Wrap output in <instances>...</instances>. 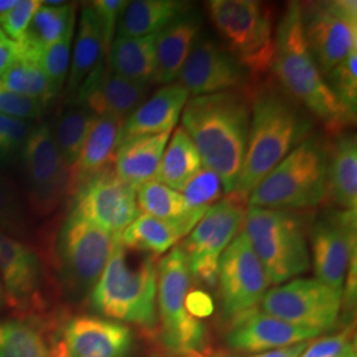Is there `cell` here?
<instances>
[{
    "label": "cell",
    "instance_id": "1",
    "mask_svg": "<svg viewBox=\"0 0 357 357\" xmlns=\"http://www.w3.org/2000/svg\"><path fill=\"white\" fill-rule=\"evenodd\" d=\"M248 91L252 102L249 135L243 168L230 193L246 204L255 187L314 128L310 113L278 85L255 82Z\"/></svg>",
    "mask_w": 357,
    "mask_h": 357
},
{
    "label": "cell",
    "instance_id": "2",
    "mask_svg": "<svg viewBox=\"0 0 357 357\" xmlns=\"http://www.w3.org/2000/svg\"><path fill=\"white\" fill-rule=\"evenodd\" d=\"M252 102L245 91H224L188 100L183 126L203 165L216 174L230 195L243 168L250 126Z\"/></svg>",
    "mask_w": 357,
    "mask_h": 357
},
{
    "label": "cell",
    "instance_id": "3",
    "mask_svg": "<svg viewBox=\"0 0 357 357\" xmlns=\"http://www.w3.org/2000/svg\"><path fill=\"white\" fill-rule=\"evenodd\" d=\"M271 72L277 85L320 121L327 132L337 135L355 123L356 118L337 102L310 52L301 3H290L277 26Z\"/></svg>",
    "mask_w": 357,
    "mask_h": 357
},
{
    "label": "cell",
    "instance_id": "4",
    "mask_svg": "<svg viewBox=\"0 0 357 357\" xmlns=\"http://www.w3.org/2000/svg\"><path fill=\"white\" fill-rule=\"evenodd\" d=\"M158 268L153 255L130 258L119 234L112 257L91 290L93 308L115 321L132 323L147 331L156 326Z\"/></svg>",
    "mask_w": 357,
    "mask_h": 357
},
{
    "label": "cell",
    "instance_id": "5",
    "mask_svg": "<svg viewBox=\"0 0 357 357\" xmlns=\"http://www.w3.org/2000/svg\"><path fill=\"white\" fill-rule=\"evenodd\" d=\"M330 143L311 134L270 171L248 199L250 208L307 209L326 199Z\"/></svg>",
    "mask_w": 357,
    "mask_h": 357
},
{
    "label": "cell",
    "instance_id": "6",
    "mask_svg": "<svg viewBox=\"0 0 357 357\" xmlns=\"http://www.w3.org/2000/svg\"><path fill=\"white\" fill-rule=\"evenodd\" d=\"M306 215L250 208L245 215L243 231L273 284L306 273L311 255L306 240Z\"/></svg>",
    "mask_w": 357,
    "mask_h": 357
},
{
    "label": "cell",
    "instance_id": "7",
    "mask_svg": "<svg viewBox=\"0 0 357 357\" xmlns=\"http://www.w3.org/2000/svg\"><path fill=\"white\" fill-rule=\"evenodd\" d=\"M206 10L225 48L255 82L271 72L275 31L271 8L255 0H211Z\"/></svg>",
    "mask_w": 357,
    "mask_h": 357
},
{
    "label": "cell",
    "instance_id": "8",
    "mask_svg": "<svg viewBox=\"0 0 357 357\" xmlns=\"http://www.w3.org/2000/svg\"><path fill=\"white\" fill-rule=\"evenodd\" d=\"M192 274L181 248H174L158 266V303L162 321V340L176 355L200 352L205 344L204 324L187 311Z\"/></svg>",
    "mask_w": 357,
    "mask_h": 357
},
{
    "label": "cell",
    "instance_id": "9",
    "mask_svg": "<svg viewBox=\"0 0 357 357\" xmlns=\"http://www.w3.org/2000/svg\"><path fill=\"white\" fill-rule=\"evenodd\" d=\"M116 236L70 211L57 238L61 278L70 293H91L112 257Z\"/></svg>",
    "mask_w": 357,
    "mask_h": 357
},
{
    "label": "cell",
    "instance_id": "10",
    "mask_svg": "<svg viewBox=\"0 0 357 357\" xmlns=\"http://www.w3.org/2000/svg\"><path fill=\"white\" fill-rule=\"evenodd\" d=\"M302 22L307 45L321 75L327 76L336 65L357 51L355 0L302 4Z\"/></svg>",
    "mask_w": 357,
    "mask_h": 357
},
{
    "label": "cell",
    "instance_id": "11",
    "mask_svg": "<svg viewBox=\"0 0 357 357\" xmlns=\"http://www.w3.org/2000/svg\"><path fill=\"white\" fill-rule=\"evenodd\" d=\"M246 203L229 195L212 205L196 224L181 250L187 257L192 277L213 287L220 259L243 227Z\"/></svg>",
    "mask_w": 357,
    "mask_h": 357
},
{
    "label": "cell",
    "instance_id": "12",
    "mask_svg": "<svg viewBox=\"0 0 357 357\" xmlns=\"http://www.w3.org/2000/svg\"><path fill=\"white\" fill-rule=\"evenodd\" d=\"M261 308L296 327L327 331L339 319L342 294L318 280H295L265 294Z\"/></svg>",
    "mask_w": 357,
    "mask_h": 357
},
{
    "label": "cell",
    "instance_id": "13",
    "mask_svg": "<svg viewBox=\"0 0 357 357\" xmlns=\"http://www.w3.org/2000/svg\"><path fill=\"white\" fill-rule=\"evenodd\" d=\"M26 192L38 215H48L69 192L70 172L48 125L33 128L22 150Z\"/></svg>",
    "mask_w": 357,
    "mask_h": 357
},
{
    "label": "cell",
    "instance_id": "14",
    "mask_svg": "<svg viewBox=\"0 0 357 357\" xmlns=\"http://www.w3.org/2000/svg\"><path fill=\"white\" fill-rule=\"evenodd\" d=\"M217 281L227 319L233 321L261 305L270 282L243 230L221 257Z\"/></svg>",
    "mask_w": 357,
    "mask_h": 357
},
{
    "label": "cell",
    "instance_id": "15",
    "mask_svg": "<svg viewBox=\"0 0 357 357\" xmlns=\"http://www.w3.org/2000/svg\"><path fill=\"white\" fill-rule=\"evenodd\" d=\"M195 97L224 91H245L255 84L249 72L224 45L200 32L178 76Z\"/></svg>",
    "mask_w": 357,
    "mask_h": 357
},
{
    "label": "cell",
    "instance_id": "16",
    "mask_svg": "<svg viewBox=\"0 0 357 357\" xmlns=\"http://www.w3.org/2000/svg\"><path fill=\"white\" fill-rule=\"evenodd\" d=\"M356 211L331 209L311 228V258L317 280L343 293L345 274L356 253Z\"/></svg>",
    "mask_w": 357,
    "mask_h": 357
},
{
    "label": "cell",
    "instance_id": "17",
    "mask_svg": "<svg viewBox=\"0 0 357 357\" xmlns=\"http://www.w3.org/2000/svg\"><path fill=\"white\" fill-rule=\"evenodd\" d=\"M73 209L91 224L112 234H121L141 215L137 190L107 167L75 192Z\"/></svg>",
    "mask_w": 357,
    "mask_h": 357
},
{
    "label": "cell",
    "instance_id": "18",
    "mask_svg": "<svg viewBox=\"0 0 357 357\" xmlns=\"http://www.w3.org/2000/svg\"><path fill=\"white\" fill-rule=\"evenodd\" d=\"M150 86L114 73L107 65H98L69 100L72 106L86 109L96 116L126 119L149 96Z\"/></svg>",
    "mask_w": 357,
    "mask_h": 357
},
{
    "label": "cell",
    "instance_id": "19",
    "mask_svg": "<svg viewBox=\"0 0 357 357\" xmlns=\"http://www.w3.org/2000/svg\"><path fill=\"white\" fill-rule=\"evenodd\" d=\"M134 335L128 326L100 317L81 315L69 320L63 342L53 357H128Z\"/></svg>",
    "mask_w": 357,
    "mask_h": 357
},
{
    "label": "cell",
    "instance_id": "20",
    "mask_svg": "<svg viewBox=\"0 0 357 357\" xmlns=\"http://www.w3.org/2000/svg\"><path fill=\"white\" fill-rule=\"evenodd\" d=\"M0 278L4 284L7 303L13 308L29 312L41 307L44 273L38 255L1 229Z\"/></svg>",
    "mask_w": 357,
    "mask_h": 357
},
{
    "label": "cell",
    "instance_id": "21",
    "mask_svg": "<svg viewBox=\"0 0 357 357\" xmlns=\"http://www.w3.org/2000/svg\"><path fill=\"white\" fill-rule=\"evenodd\" d=\"M321 332L296 327L258 310L233 320L228 333L230 348L241 352H262L308 342Z\"/></svg>",
    "mask_w": 357,
    "mask_h": 357
},
{
    "label": "cell",
    "instance_id": "22",
    "mask_svg": "<svg viewBox=\"0 0 357 357\" xmlns=\"http://www.w3.org/2000/svg\"><path fill=\"white\" fill-rule=\"evenodd\" d=\"M188 100V90L180 84H169L156 90L123 121L118 146L137 137L171 132Z\"/></svg>",
    "mask_w": 357,
    "mask_h": 357
},
{
    "label": "cell",
    "instance_id": "23",
    "mask_svg": "<svg viewBox=\"0 0 357 357\" xmlns=\"http://www.w3.org/2000/svg\"><path fill=\"white\" fill-rule=\"evenodd\" d=\"M122 123L123 119L115 116L94 118L76 165L70 169V193L113 163Z\"/></svg>",
    "mask_w": 357,
    "mask_h": 357
},
{
    "label": "cell",
    "instance_id": "24",
    "mask_svg": "<svg viewBox=\"0 0 357 357\" xmlns=\"http://www.w3.org/2000/svg\"><path fill=\"white\" fill-rule=\"evenodd\" d=\"M169 135L171 132L143 135L121 143L113 160L116 176L135 190L156 180Z\"/></svg>",
    "mask_w": 357,
    "mask_h": 357
},
{
    "label": "cell",
    "instance_id": "25",
    "mask_svg": "<svg viewBox=\"0 0 357 357\" xmlns=\"http://www.w3.org/2000/svg\"><path fill=\"white\" fill-rule=\"evenodd\" d=\"M202 16L190 11L155 35L158 82L169 85L178 79L181 66L185 63L192 45L202 32Z\"/></svg>",
    "mask_w": 357,
    "mask_h": 357
},
{
    "label": "cell",
    "instance_id": "26",
    "mask_svg": "<svg viewBox=\"0 0 357 357\" xmlns=\"http://www.w3.org/2000/svg\"><path fill=\"white\" fill-rule=\"evenodd\" d=\"M326 199L344 209H357L356 134L343 131L330 144Z\"/></svg>",
    "mask_w": 357,
    "mask_h": 357
},
{
    "label": "cell",
    "instance_id": "27",
    "mask_svg": "<svg viewBox=\"0 0 357 357\" xmlns=\"http://www.w3.org/2000/svg\"><path fill=\"white\" fill-rule=\"evenodd\" d=\"M190 11H192L191 3L181 0L128 1L118 22L116 38L155 35Z\"/></svg>",
    "mask_w": 357,
    "mask_h": 357
},
{
    "label": "cell",
    "instance_id": "28",
    "mask_svg": "<svg viewBox=\"0 0 357 357\" xmlns=\"http://www.w3.org/2000/svg\"><path fill=\"white\" fill-rule=\"evenodd\" d=\"M156 35V33H155ZM115 38L107 52V66L119 76L142 85L158 82L156 36Z\"/></svg>",
    "mask_w": 357,
    "mask_h": 357
},
{
    "label": "cell",
    "instance_id": "29",
    "mask_svg": "<svg viewBox=\"0 0 357 357\" xmlns=\"http://www.w3.org/2000/svg\"><path fill=\"white\" fill-rule=\"evenodd\" d=\"M139 211L159 218L178 230L181 237L191 233L205 212L191 209L183 195L158 180H151L137 190Z\"/></svg>",
    "mask_w": 357,
    "mask_h": 357
},
{
    "label": "cell",
    "instance_id": "30",
    "mask_svg": "<svg viewBox=\"0 0 357 357\" xmlns=\"http://www.w3.org/2000/svg\"><path fill=\"white\" fill-rule=\"evenodd\" d=\"M102 31L91 6L82 8L78 22L75 52L69 68L66 93L69 100L78 86L105 59Z\"/></svg>",
    "mask_w": 357,
    "mask_h": 357
},
{
    "label": "cell",
    "instance_id": "31",
    "mask_svg": "<svg viewBox=\"0 0 357 357\" xmlns=\"http://www.w3.org/2000/svg\"><path fill=\"white\" fill-rule=\"evenodd\" d=\"M73 24H76V10L73 6H48L41 1L26 28L24 38L16 43L17 51L40 59L41 53L63 38Z\"/></svg>",
    "mask_w": 357,
    "mask_h": 357
},
{
    "label": "cell",
    "instance_id": "32",
    "mask_svg": "<svg viewBox=\"0 0 357 357\" xmlns=\"http://www.w3.org/2000/svg\"><path fill=\"white\" fill-rule=\"evenodd\" d=\"M204 167L193 142L184 128H176L166 150L156 180L171 190L181 191Z\"/></svg>",
    "mask_w": 357,
    "mask_h": 357
},
{
    "label": "cell",
    "instance_id": "33",
    "mask_svg": "<svg viewBox=\"0 0 357 357\" xmlns=\"http://www.w3.org/2000/svg\"><path fill=\"white\" fill-rule=\"evenodd\" d=\"M181 238L180 233L165 221L141 213L119 234L125 248L147 255H163Z\"/></svg>",
    "mask_w": 357,
    "mask_h": 357
},
{
    "label": "cell",
    "instance_id": "34",
    "mask_svg": "<svg viewBox=\"0 0 357 357\" xmlns=\"http://www.w3.org/2000/svg\"><path fill=\"white\" fill-rule=\"evenodd\" d=\"M38 324L22 319H0V357H53Z\"/></svg>",
    "mask_w": 357,
    "mask_h": 357
},
{
    "label": "cell",
    "instance_id": "35",
    "mask_svg": "<svg viewBox=\"0 0 357 357\" xmlns=\"http://www.w3.org/2000/svg\"><path fill=\"white\" fill-rule=\"evenodd\" d=\"M0 86L35 98L45 106L56 98L52 91L50 79L40 64V59L26 56L19 51L13 64L0 77Z\"/></svg>",
    "mask_w": 357,
    "mask_h": 357
},
{
    "label": "cell",
    "instance_id": "36",
    "mask_svg": "<svg viewBox=\"0 0 357 357\" xmlns=\"http://www.w3.org/2000/svg\"><path fill=\"white\" fill-rule=\"evenodd\" d=\"M94 118L96 115L91 114L86 109L72 106L65 110L57 121L53 135L69 172L76 165Z\"/></svg>",
    "mask_w": 357,
    "mask_h": 357
},
{
    "label": "cell",
    "instance_id": "37",
    "mask_svg": "<svg viewBox=\"0 0 357 357\" xmlns=\"http://www.w3.org/2000/svg\"><path fill=\"white\" fill-rule=\"evenodd\" d=\"M75 26L76 24L69 26L64 36L54 44H52L51 47H48L40 56V64L50 79L54 97H57L59 93L63 90L66 73L69 70Z\"/></svg>",
    "mask_w": 357,
    "mask_h": 357
},
{
    "label": "cell",
    "instance_id": "38",
    "mask_svg": "<svg viewBox=\"0 0 357 357\" xmlns=\"http://www.w3.org/2000/svg\"><path fill=\"white\" fill-rule=\"evenodd\" d=\"M357 51L336 65L327 75V85L330 86L337 102L356 118L357 112Z\"/></svg>",
    "mask_w": 357,
    "mask_h": 357
},
{
    "label": "cell",
    "instance_id": "39",
    "mask_svg": "<svg viewBox=\"0 0 357 357\" xmlns=\"http://www.w3.org/2000/svg\"><path fill=\"white\" fill-rule=\"evenodd\" d=\"M222 192V184L216 174L203 167L180 193L191 209L206 212L212 205L216 204Z\"/></svg>",
    "mask_w": 357,
    "mask_h": 357
},
{
    "label": "cell",
    "instance_id": "40",
    "mask_svg": "<svg viewBox=\"0 0 357 357\" xmlns=\"http://www.w3.org/2000/svg\"><path fill=\"white\" fill-rule=\"evenodd\" d=\"M32 130L28 121L0 114V162L10 160L22 151Z\"/></svg>",
    "mask_w": 357,
    "mask_h": 357
},
{
    "label": "cell",
    "instance_id": "41",
    "mask_svg": "<svg viewBox=\"0 0 357 357\" xmlns=\"http://www.w3.org/2000/svg\"><path fill=\"white\" fill-rule=\"evenodd\" d=\"M41 1L38 0H23L17 1L11 10L0 16L1 32L15 43L22 41L26 35L32 16L36 13Z\"/></svg>",
    "mask_w": 357,
    "mask_h": 357
},
{
    "label": "cell",
    "instance_id": "42",
    "mask_svg": "<svg viewBox=\"0 0 357 357\" xmlns=\"http://www.w3.org/2000/svg\"><path fill=\"white\" fill-rule=\"evenodd\" d=\"M45 105L35 98L0 86V114L17 119H35L44 113Z\"/></svg>",
    "mask_w": 357,
    "mask_h": 357
},
{
    "label": "cell",
    "instance_id": "43",
    "mask_svg": "<svg viewBox=\"0 0 357 357\" xmlns=\"http://www.w3.org/2000/svg\"><path fill=\"white\" fill-rule=\"evenodd\" d=\"M128 1L125 0H97V1H93L91 4V8L96 13L102 31L105 56H107V52L110 50V45L114 40L119 17L123 13L125 7L128 6Z\"/></svg>",
    "mask_w": 357,
    "mask_h": 357
},
{
    "label": "cell",
    "instance_id": "44",
    "mask_svg": "<svg viewBox=\"0 0 357 357\" xmlns=\"http://www.w3.org/2000/svg\"><path fill=\"white\" fill-rule=\"evenodd\" d=\"M352 344V328L349 327L337 335L321 337L318 342L308 344L299 357H337Z\"/></svg>",
    "mask_w": 357,
    "mask_h": 357
},
{
    "label": "cell",
    "instance_id": "45",
    "mask_svg": "<svg viewBox=\"0 0 357 357\" xmlns=\"http://www.w3.org/2000/svg\"><path fill=\"white\" fill-rule=\"evenodd\" d=\"M20 217V206L8 185L0 181V225L11 227Z\"/></svg>",
    "mask_w": 357,
    "mask_h": 357
},
{
    "label": "cell",
    "instance_id": "46",
    "mask_svg": "<svg viewBox=\"0 0 357 357\" xmlns=\"http://www.w3.org/2000/svg\"><path fill=\"white\" fill-rule=\"evenodd\" d=\"M185 307L187 311L193 318H204L209 317L213 311V302L211 296L204 291H192L187 294L185 298Z\"/></svg>",
    "mask_w": 357,
    "mask_h": 357
},
{
    "label": "cell",
    "instance_id": "47",
    "mask_svg": "<svg viewBox=\"0 0 357 357\" xmlns=\"http://www.w3.org/2000/svg\"><path fill=\"white\" fill-rule=\"evenodd\" d=\"M17 53L16 43L7 38L0 29V77L13 64Z\"/></svg>",
    "mask_w": 357,
    "mask_h": 357
},
{
    "label": "cell",
    "instance_id": "48",
    "mask_svg": "<svg viewBox=\"0 0 357 357\" xmlns=\"http://www.w3.org/2000/svg\"><path fill=\"white\" fill-rule=\"evenodd\" d=\"M308 347V342H302V343H296V344L287 345V347H282L277 349H270L265 354H259L252 357H299L303 351Z\"/></svg>",
    "mask_w": 357,
    "mask_h": 357
},
{
    "label": "cell",
    "instance_id": "49",
    "mask_svg": "<svg viewBox=\"0 0 357 357\" xmlns=\"http://www.w3.org/2000/svg\"><path fill=\"white\" fill-rule=\"evenodd\" d=\"M16 3V0H0V16L11 10Z\"/></svg>",
    "mask_w": 357,
    "mask_h": 357
},
{
    "label": "cell",
    "instance_id": "50",
    "mask_svg": "<svg viewBox=\"0 0 357 357\" xmlns=\"http://www.w3.org/2000/svg\"><path fill=\"white\" fill-rule=\"evenodd\" d=\"M337 357H357L356 345H355V343L352 345H349V347L345 349L344 352Z\"/></svg>",
    "mask_w": 357,
    "mask_h": 357
},
{
    "label": "cell",
    "instance_id": "51",
    "mask_svg": "<svg viewBox=\"0 0 357 357\" xmlns=\"http://www.w3.org/2000/svg\"><path fill=\"white\" fill-rule=\"evenodd\" d=\"M6 305H7V296H6L4 284H3V281H1V278H0V310L4 308Z\"/></svg>",
    "mask_w": 357,
    "mask_h": 357
},
{
    "label": "cell",
    "instance_id": "52",
    "mask_svg": "<svg viewBox=\"0 0 357 357\" xmlns=\"http://www.w3.org/2000/svg\"><path fill=\"white\" fill-rule=\"evenodd\" d=\"M190 357H237L233 356V355H228V354H224V352H216V354H211V355H206V356H202L199 352L197 354H192Z\"/></svg>",
    "mask_w": 357,
    "mask_h": 357
}]
</instances>
